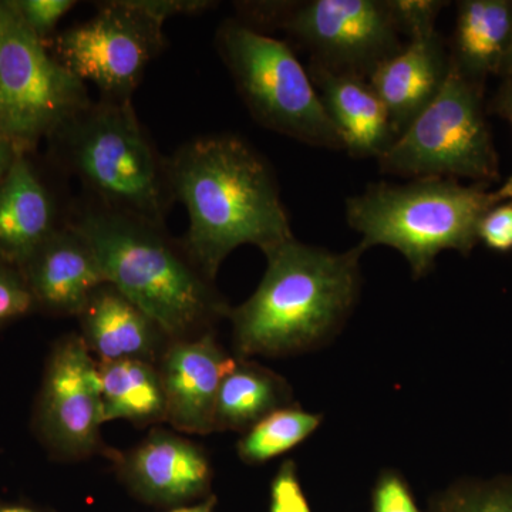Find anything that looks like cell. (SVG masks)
Here are the masks:
<instances>
[{
  "label": "cell",
  "mask_w": 512,
  "mask_h": 512,
  "mask_svg": "<svg viewBox=\"0 0 512 512\" xmlns=\"http://www.w3.org/2000/svg\"><path fill=\"white\" fill-rule=\"evenodd\" d=\"M147 15L163 23L165 20L180 15H198L215 8L217 3L208 0H136Z\"/></svg>",
  "instance_id": "cell-29"
},
{
  "label": "cell",
  "mask_w": 512,
  "mask_h": 512,
  "mask_svg": "<svg viewBox=\"0 0 512 512\" xmlns=\"http://www.w3.org/2000/svg\"><path fill=\"white\" fill-rule=\"evenodd\" d=\"M69 224L92 244L106 282L146 312L168 339L212 332L231 313L214 282L165 228L93 200L77 208Z\"/></svg>",
  "instance_id": "cell-3"
},
{
  "label": "cell",
  "mask_w": 512,
  "mask_h": 512,
  "mask_svg": "<svg viewBox=\"0 0 512 512\" xmlns=\"http://www.w3.org/2000/svg\"><path fill=\"white\" fill-rule=\"evenodd\" d=\"M104 423L138 426L165 421V397L157 365L143 360L99 362Z\"/></svg>",
  "instance_id": "cell-21"
},
{
  "label": "cell",
  "mask_w": 512,
  "mask_h": 512,
  "mask_svg": "<svg viewBox=\"0 0 512 512\" xmlns=\"http://www.w3.org/2000/svg\"><path fill=\"white\" fill-rule=\"evenodd\" d=\"M0 512H45L22 504H0Z\"/></svg>",
  "instance_id": "cell-34"
},
{
  "label": "cell",
  "mask_w": 512,
  "mask_h": 512,
  "mask_svg": "<svg viewBox=\"0 0 512 512\" xmlns=\"http://www.w3.org/2000/svg\"><path fill=\"white\" fill-rule=\"evenodd\" d=\"M214 333L171 340L157 363L165 397V421L188 434L215 431V404L224 377L237 365Z\"/></svg>",
  "instance_id": "cell-13"
},
{
  "label": "cell",
  "mask_w": 512,
  "mask_h": 512,
  "mask_svg": "<svg viewBox=\"0 0 512 512\" xmlns=\"http://www.w3.org/2000/svg\"><path fill=\"white\" fill-rule=\"evenodd\" d=\"M491 111L503 117L512 126V80H504L495 94ZM495 202L512 201V174L497 191H494Z\"/></svg>",
  "instance_id": "cell-30"
},
{
  "label": "cell",
  "mask_w": 512,
  "mask_h": 512,
  "mask_svg": "<svg viewBox=\"0 0 512 512\" xmlns=\"http://www.w3.org/2000/svg\"><path fill=\"white\" fill-rule=\"evenodd\" d=\"M498 76H503L504 80H512V36L507 52H505L503 63H501Z\"/></svg>",
  "instance_id": "cell-33"
},
{
  "label": "cell",
  "mask_w": 512,
  "mask_h": 512,
  "mask_svg": "<svg viewBox=\"0 0 512 512\" xmlns=\"http://www.w3.org/2000/svg\"><path fill=\"white\" fill-rule=\"evenodd\" d=\"M114 461L121 481L144 503L177 508L210 497V458L180 434L153 430L133 450L114 454Z\"/></svg>",
  "instance_id": "cell-12"
},
{
  "label": "cell",
  "mask_w": 512,
  "mask_h": 512,
  "mask_svg": "<svg viewBox=\"0 0 512 512\" xmlns=\"http://www.w3.org/2000/svg\"><path fill=\"white\" fill-rule=\"evenodd\" d=\"M19 271L36 308L59 316H79L90 295L106 284L92 244L69 222L57 228Z\"/></svg>",
  "instance_id": "cell-15"
},
{
  "label": "cell",
  "mask_w": 512,
  "mask_h": 512,
  "mask_svg": "<svg viewBox=\"0 0 512 512\" xmlns=\"http://www.w3.org/2000/svg\"><path fill=\"white\" fill-rule=\"evenodd\" d=\"M35 308L19 269L0 261V326L28 315Z\"/></svg>",
  "instance_id": "cell-24"
},
{
  "label": "cell",
  "mask_w": 512,
  "mask_h": 512,
  "mask_svg": "<svg viewBox=\"0 0 512 512\" xmlns=\"http://www.w3.org/2000/svg\"><path fill=\"white\" fill-rule=\"evenodd\" d=\"M512 36V0H463L457 6L451 62L471 82L500 72Z\"/></svg>",
  "instance_id": "cell-19"
},
{
  "label": "cell",
  "mask_w": 512,
  "mask_h": 512,
  "mask_svg": "<svg viewBox=\"0 0 512 512\" xmlns=\"http://www.w3.org/2000/svg\"><path fill=\"white\" fill-rule=\"evenodd\" d=\"M19 154L22 153L16 148L15 144L0 131V183H2L3 178L8 175L10 168H12Z\"/></svg>",
  "instance_id": "cell-31"
},
{
  "label": "cell",
  "mask_w": 512,
  "mask_h": 512,
  "mask_svg": "<svg viewBox=\"0 0 512 512\" xmlns=\"http://www.w3.org/2000/svg\"><path fill=\"white\" fill-rule=\"evenodd\" d=\"M497 204L487 185L450 178H417L409 184H370L346 200V220L362 235L359 247H390L406 258L414 279L434 269L440 252L470 255L478 225Z\"/></svg>",
  "instance_id": "cell-4"
},
{
  "label": "cell",
  "mask_w": 512,
  "mask_h": 512,
  "mask_svg": "<svg viewBox=\"0 0 512 512\" xmlns=\"http://www.w3.org/2000/svg\"><path fill=\"white\" fill-rule=\"evenodd\" d=\"M483 89L450 60L436 99L377 158L380 171L413 180L470 178L485 185L497 181L498 157L485 121Z\"/></svg>",
  "instance_id": "cell-7"
},
{
  "label": "cell",
  "mask_w": 512,
  "mask_h": 512,
  "mask_svg": "<svg viewBox=\"0 0 512 512\" xmlns=\"http://www.w3.org/2000/svg\"><path fill=\"white\" fill-rule=\"evenodd\" d=\"M167 175L188 214L181 244L210 281L234 249L293 238L271 165L241 137L195 138L167 160Z\"/></svg>",
  "instance_id": "cell-1"
},
{
  "label": "cell",
  "mask_w": 512,
  "mask_h": 512,
  "mask_svg": "<svg viewBox=\"0 0 512 512\" xmlns=\"http://www.w3.org/2000/svg\"><path fill=\"white\" fill-rule=\"evenodd\" d=\"M372 512H420L412 490L396 471L387 470L377 478L372 495Z\"/></svg>",
  "instance_id": "cell-27"
},
{
  "label": "cell",
  "mask_w": 512,
  "mask_h": 512,
  "mask_svg": "<svg viewBox=\"0 0 512 512\" xmlns=\"http://www.w3.org/2000/svg\"><path fill=\"white\" fill-rule=\"evenodd\" d=\"M239 20L284 29L311 53V63L369 79L399 53L404 30L392 0L238 3Z\"/></svg>",
  "instance_id": "cell-8"
},
{
  "label": "cell",
  "mask_w": 512,
  "mask_h": 512,
  "mask_svg": "<svg viewBox=\"0 0 512 512\" xmlns=\"http://www.w3.org/2000/svg\"><path fill=\"white\" fill-rule=\"evenodd\" d=\"M215 505H217V498H215V495H210L205 500H201L200 503L183 505V507H177L167 512H214Z\"/></svg>",
  "instance_id": "cell-32"
},
{
  "label": "cell",
  "mask_w": 512,
  "mask_h": 512,
  "mask_svg": "<svg viewBox=\"0 0 512 512\" xmlns=\"http://www.w3.org/2000/svg\"><path fill=\"white\" fill-rule=\"evenodd\" d=\"M320 414L301 407H281L247 430L238 443V456L247 464H265L288 453L319 429Z\"/></svg>",
  "instance_id": "cell-22"
},
{
  "label": "cell",
  "mask_w": 512,
  "mask_h": 512,
  "mask_svg": "<svg viewBox=\"0 0 512 512\" xmlns=\"http://www.w3.org/2000/svg\"><path fill=\"white\" fill-rule=\"evenodd\" d=\"M64 167L93 201L164 228L174 201L167 160L141 126L131 101H92L53 134Z\"/></svg>",
  "instance_id": "cell-5"
},
{
  "label": "cell",
  "mask_w": 512,
  "mask_h": 512,
  "mask_svg": "<svg viewBox=\"0 0 512 512\" xmlns=\"http://www.w3.org/2000/svg\"><path fill=\"white\" fill-rule=\"evenodd\" d=\"M215 45L261 126L311 146L345 150L308 70L288 43L229 19L218 28Z\"/></svg>",
  "instance_id": "cell-6"
},
{
  "label": "cell",
  "mask_w": 512,
  "mask_h": 512,
  "mask_svg": "<svg viewBox=\"0 0 512 512\" xmlns=\"http://www.w3.org/2000/svg\"><path fill=\"white\" fill-rule=\"evenodd\" d=\"M430 512H512V477L453 485L434 500Z\"/></svg>",
  "instance_id": "cell-23"
},
{
  "label": "cell",
  "mask_w": 512,
  "mask_h": 512,
  "mask_svg": "<svg viewBox=\"0 0 512 512\" xmlns=\"http://www.w3.org/2000/svg\"><path fill=\"white\" fill-rule=\"evenodd\" d=\"M77 318L80 336L99 362L143 360L157 365L171 342L146 312L109 282L90 295Z\"/></svg>",
  "instance_id": "cell-16"
},
{
  "label": "cell",
  "mask_w": 512,
  "mask_h": 512,
  "mask_svg": "<svg viewBox=\"0 0 512 512\" xmlns=\"http://www.w3.org/2000/svg\"><path fill=\"white\" fill-rule=\"evenodd\" d=\"M478 241L497 252L512 251V201L495 204L478 225Z\"/></svg>",
  "instance_id": "cell-28"
},
{
  "label": "cell",
  "mask_w": 512,
  "mask_h": 512,
  "mask_svg": "<svg viewBox=\"0 0 512 512\" xmlns=\"http://www.w3.org/2000/svg\"><path fill=\"white\" fill-rule=\"evenodd\" d=\"M163 23L136 0L99 3L93 18L55 39V56L83 83H93L101 99L131 101L148 64L165 47Z\"/></svg>",
  "instance_id": "cell-10"
},
{
  "label": "cell",
  "mask_w": 512,
  "mask_h": 512,
  "mask_svg": "<svg viewBox=\"0 0 512 512\" xmlns=\"http://www.w3.org/2000/svg\"><path fill=\"white\" fill-rule=\"evenodd\" d=\"M99 362L79 333L55 343L37 394L33 429L57 460L79 461L104 453Z\"/></svg>",
  "instance_id": "cell-11"
},
{
  "label": "cell",
  "mask_w": 512,
  "mask_h": 512,
  "mask_svg": "<svg viewBox=\"0 0 512 512\" xmlns=\"http://www.w3.org/2000/svg\"><path fill=\"white\" fill-rule=\"evenodd\" d=\"M269 512H312L292 460L284 461L272 480Z\"/></svg>",
  "instance_id": "cell-26"
},
{
  "label": "cell",
  "mask_w": 512,
  "mask_h": 512,
  "mask_svg": "<svg viewBox=\"0 0 512 512\" xmlns=\"http://www.w3.org/2000/svg\"><path fill=\"white\" fill-rule=\"evenodd\" d=\"M291 397V387L281 376L238 359L218 392L215 430L247 431L268 414L288 406Z\"/></svg>",
  "instance_id": "cell-20"
},
{
  "label": "cell",
  "mask_w": 512,
  "mask_h": 512,
  "mask_svg": "<svg viewBox=\"0 0 512 512\" xmlns=\"http://www.w3.org/2000/svg\"><path fill=\"white\" fill-rule=\"evenodd\" d=\"M57 228L55 198L19 154L0 183V261L22 268Z\"/></svg>",
  "instance_id": "cell-18"
},
{
  "label": "cell",
  "mask_w": 512,
  "mask_h": 512,
  "mask_svg": "<svg viewBox=\"0 0 512 512\" xmlns=\"http://www.w3.org/2000/svg\"><path fill=\"white\" fill-rule=\"evenodd\" d=\"M309 76L343 147L355 158H379L394 140L386 107L369 80L309 64Z\"/></svg>",
  "instance_id": "cell-17"
},
{
  "label": "cell",
  "mask_w": 512,
  "mask_h": 512,
  "mask_svg": "<svg viewBox=\"0 0 512 512\" xmlns=\"http://www.w3.org/2000/svg\"><path fill=\"white\" fill-rule=\"evenodd\" d=\"M12 3L25 25L42 42L55 32L60 20L77 5L74 0H16Z\"/></svg>",
  "instance_id": "cell-25"
},
{
  "label": "cell",
  "mask_w": 512,
  "mask_h": 512,
  "mask_svg": "<svg viewBox=\"0 0 512 512\" xmlns=\"http://www.w3.org/2000/svg\"><path fill=\"white\" fill-rule=\"evenodd\" d=\"M407 36L403 49L367 79L389 113L396 138L436 99L450 70V53L436 20L417 23Z\"/></svg>",
  "instance_id": "cell-14"
},
{
  "label": "cell",
  "mask_w": 512,
  "mask_h": 512,
  "mask_svg": "<svg viewBox=\"0 0 512 512\" xmlns=\"http://www.w3.org/2000/svg\"><path fill=\"white\" fill-rule=\"evenodd\" d=\"M363 252L357 245L339 254L295 237L266 249L261 284L228 316L237 355H295L332 338L359 295Z\"/></svg>",
  "instance_id": "cell-2"
},
{
  "label": "cell",
  "mask_w": 512,
  "mask_h": 512,
  "mask_svg": "<svg viewBox=\"0 0 512 512\" xmlns=\"http://www.w3.org/2000/svg\"><path fill=\"white\" fill-rule=\"evenodd\" d=\"M90 103L86 83L47 52L12 2H0V131L26 154Z\"/></svg>",
  "instance_id": "cell-9"
}]
</instances>
